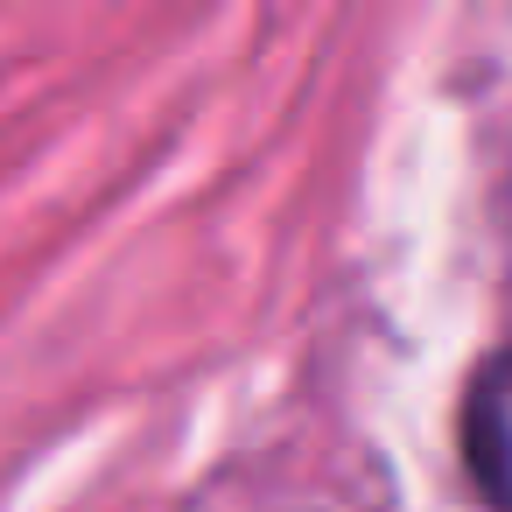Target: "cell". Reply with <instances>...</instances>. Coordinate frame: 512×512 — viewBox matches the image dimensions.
Wrapping results in <instances>:
<instances>
[{
	"instance_id": "1",
	"label": "cell",
	"mask_w": 512,
	"mask_h": 512,
	"mask_svg": "<svg viewBox=\"0 0 512 512\" xmlns=\"http://www.w3.org/2000/svg\"><path fill=\"white\" fill-rule=\"evenodd\" d=\"M463 463L477 491L498 512H512V351L484 358L463 393Z\"/></svg>"
}]
</instances>
